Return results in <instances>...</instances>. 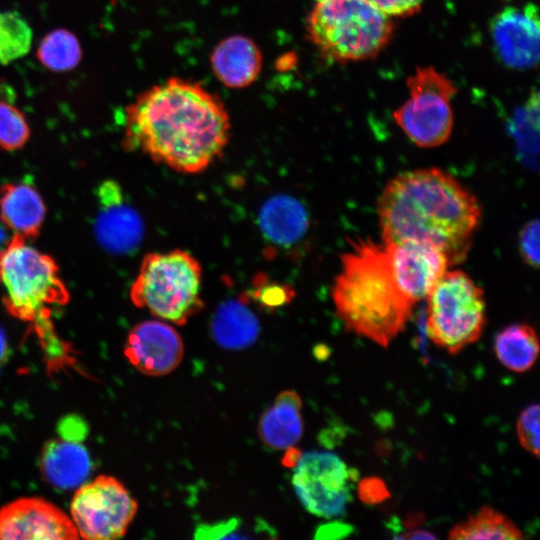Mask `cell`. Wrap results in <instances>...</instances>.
Here are the masks:
<instances>
[{
    "mask_svg": "<svg viewBox=\"0 0 540 540\" xmlns=\"http://www.w3.org/2000/svg\"><path fill=\"white\" fill-rule=\"evenodd\" d=\"M230 130L219 97L199 83L172 77L125 108L123 146L179 173L197 174L222 155Z\"/></svg>",
    "mask_w": 540,
    "mask_h": 540,
    "instance_id": "cell-1",
    "label": "cell"
},
{
    "mask_svg": "<svg viewBox=\"0 0 540 540\" xmlns=\"http://www.w3.org/2000/svg\"><path fill=\"white\" fill-rule=\"evenodd\" d=\"M377 211L383 242L441 251L450 265L466 258L481 221L475 196L439 168L401 173L382 190Z\"/></svg>",
    "mask_w": 540,
    "mask_h": 540,
    "instance_id": "cell-2",
    "label": "cell"
},
{
    "mask_svg": "<svg viewBox=\"0 0 540 540\" xmlns=\"http://www.w3.org/2000/svg\"><path fill=\"white\" fill-rule=\"evenodd\" d=\"M331 295L347 329L383 347L404 329L415 305L398 282L387 244L368 238L350 241Z\"/></svg>",
    "mask_w": 540,
    "mask_h": 540,
    "instance_id": "cell-3",
    "label": "cell"
},
{
    "mask_svg": "<svg viewBox=\"0 0 540 540\" xmlns=\"http://www.w3.org/2000/svg\"><path fill=\"white\" fill-rule=\"evenodd\" d=\"M392 17L367 0H320L308 15L309 41L327 59L338 63L377 56L389 43Z\"/></svg>",
    "mask_w": 540,
    "mask_h": 540,
    "instance_id": "cell-4",
    "label": "cell"
},
{
    "mask_svg": "<svg viewBox=\"0 0 540 540\" xmlns=\"http://www.w3.org/2000/svg\"><path fill=\"white\" fill-rule=\"evenodd\" d=\"M0 285L6 310L42 329L50 326L51 308L69 301L56 261L19 235L0 250Z\"/></svg>",
    "mask_w": 540,
    "mask_h": 540,
    "instance_id": "cell-5",
    "label": "cell"
},
{
    "mask_svg": "<svg viewBox=\"0 0 540 540\" xmlns=\"http://www.w3.org/2000/svg\"><path fill=\"white\" fill-rule=\"evenodd\" d=\"M201 278L198 260L184 250L149 253L142 259L130 298L159 319L184 325L204 306Z\"/></svg>",
    "mask_w": 540,
    "mask_h": 540,
    "instance_id": "cell-6",
    "label": "cell"
},
{
    "mask_svg": "<svg viewBox=\"0 0 540 540\" xmlns=\"http://www.w3.org/2000/svg\"><path fill=\"white\" fill-rule=\"evenodd\" d=\"M426 298L427 334L438 347L455 354L480 337L486 323L484 292L465 272L446 271Z\"/></svg>",
    "mask_w": 540,
    "mask_h": 540,
    "instance_id": "cell-7",
    "label": "cell"
},
{
    "mask_svg": "<svg viewBox=\"0 0 540 540\" xmlns=\"http://www.w3.org/2000/svg\"><path fill=\"white\" fill-rule=\"evenodd\" d=\"M409 98L393 113L405 135L417 146L444 144L453 129L451 101L457 93L452 81L433 67L418 68L407 79Z\"/></svg>",
    "mask_w": 540,
    "mask_h": 540,
    "instance_id": "cell-8",
    "label": "cell"
},
{
    "mask_svg": "<svg viewBox=\"0 0 540 540\" xmlns=\"http://www.w3.org/2000/svg\"><path fill=\"white\" fill-rule=\"evenodd\" d=\"M136 512L137 502L129 491L106 475L80 485L70 504V518L79 538L89 540L123 537Z\"/></svg>",
    "mask_w": 540,
    "mask_h": 540,
    "instance_id": "cell-9",
    "label": "cell"
},
{
    "mask_svg": "<svg viewBox=\"0 0 540 540\" xmlns=\"http://www.w3.org/2000/svg\"><path fill=\"white\" fill-rule=\"evenodd\" d=\"M355 472L336 454L308 452L294 466L292 483L302 505L313 515L333 518L345 513Z\"/></svg>",
    "mask_w": 540,
    "mask_h": 540,
    "instance_id": "cell-10",
    "label": "cell"
},
{
    "mask_svg": "<svg viewBox=\"0 0 540 540\" xmlns=\"http://www.w3.org/2000/svg\"><path fill=\"white\" fill-rule=\"evenodd\" d=\"M490 33L499 59L509 68L525 70L539 61V17L535 4L506 6L492 19Z\"/></svg>",
    "mask_w": 540,
    "mask_h": 540,
    "instance_id": "cell-11",
    "label": "cell"
},
{
    "mask_svg": "<svg viewBox=\"0 0 540 540\" xmlns=\"http://www.w3.org/2000/svg\"><path fill=\"white\" fill-rule=\"evenodd\" d=\"M78 538L70 516L44 499L20 498L0 508V539Z\"/></svg>",
    "mask_w": 540,
    "mask_h": 540,
    "instance_id": "cell-12",
    "label": "cell"
},
{
    "mask_svg": "<svg viewBox=\"0 0 540 540\" xmlns=\"http://www.w3.org/2000/svg\"><path fill=\"white\" fill-rule=\"evenodd\" d=\"M184 353L178 332L163 320H146L129 332L124 354L141 373L163 376L172 372Z\"/></svg>",
    "mask_w": 540,
    "mask_h": 540,
    "instance_id": "cell-13",
    "label": "cell"
},
{
    "mask_svg": "<svg viewBox=\"0 0 540 540\" xmlns=\"http://www.w3.org/2000/svg\"><path fill=\"white\" fill-rule=\"evenodd\" d=\"M99 209L94 232L98 242L109 252L133 251L143 237V223L138 213L125 202L117 182L108 180L98 189Z\"/></svg>",
    "mask_w": 540,
    "mask_h": 540,
    "instance_id": "cell-14",
    "label": "cell"
},
{
    "mask_svg": "<svg viewBox=\"0 0 540 540\" xmlns=\"http://www.w3.org/2000/svg\"><path fill=\"white\" fill-rule=\"evenodd\" d=\"M386 244L398 282L415 304L427 297L450 266L447 257L433 247L409 242Z\"/></svg>",
    "mask_w": 540,
    "mask_h": 540,
    "instance_id": "cell-15",
    "label": "cell"
},
{
    "mask_svg": "<svg viewBox=\"0 0 540 540\" xmlns=\"http://www.w3.org/2000/svg\"><path fill=\"white\" fill-rule=\"evenodd\" d=\"M210 62L214 75L222 84L229 88H244L259 77L262 54L252 39L233 35L218 43Z\"/></svg>",
    "mask_w": 540,
    "mask_h": 540,
    "instance_id": "cell-16",
    "label": "cell"
},
{
    "mask_svg": "<svg viewBox=\"0 0 540 540\" xmlns=\"http://www.w3.org/2000/svg\"><path fill=\"white\" fill-rule=\"evenodd\" d=\"M46 215L38 190L26 182L6 183L0 188V219L6 228L26 240L36 238Z\"/></svg>",
    "mask_w": 540,
    "mask_h": 540,
    "instance_id": "cell-17",
    "label": "cell"
},
{
    "mask_svg": "<svg viewBox=\"0 0 540 540\" xmlns=\"http://www.w3.org/2000/svg\"><path fill=\"white\" fill-rule=\"evenodd\" d=\"M41 468L46 480L61 489L78 488L90 475L86 448L74 440H53L44 447Z\"/></svg>",
    "mask_w": 540,
    "mask_h": 540,
    "instance_id": "cell-18",
    "label": "cell"
},
{
    "mask_svg": "<svg viewBox=\"0 0 540 540\" xmlns=\"http://www.w3.org/2000/svg\"><path fill=\"white\" fill-rule=\"evenodd\" d=\"M300 396L292 390L282 391L261 416L259 436L264 444L275 449H287L303 434Z\"/></svg>",
    "mask_w": 540,
    "mask_h": 540,
    "instance_id": "cell-19",
    "label": "cell"
},
{
    "mask_svg": "<svg viewBox=\"0 0 540 540\" xmlns=\"http://www.w3.org/2000/svg\"><path fill=\"white\" fill-rule=\"evenodd\" d=\"M308 222L304 206L288 195L269 198L259 213L260 229L264 236L283 246L297 242L305 234Z\"/></svg>",
    "mask_w": 540,
    "mask_h": 540,
    "instance_id": "cell-20",
    "label": "cell"
},
{
    "mask_svg": "<svg viewBox=\"0 0 540 540\" xmlns=\"http://www.w3.org/2000/svg\"><path fill=\"white\" fill-rule=\"evenodd\" d=\"M211 324L214 340L221 347L231 350L251 346L260 333L258 319L242 300L222 303Z\"/></svg>",
    "mask_w": 540,
    "mask_h": 540,
    "instance_id": "cell-21",
    "label": "cell"
},
{
    "mask_svg": "<svg viewBox=\"0 0 540 540\" xmlns=\"http://www.w3.org/2000/svg\"><path fill=\"white\" fill-rule=\"evenodd\" d=\"M494 352L506 368L525 372L535 363L539 353L538 337L528 324H511L495 337Z\"/></svg>",
    "mask_w": 540,
    "mask_h": 540,
    "instance_id": "cell-22",
    "label": "cell"
},
{
    "mask_svg": "<svg viewBox=\"0 0 540 540\" xmlns=\"http://www.w3.org/2000/svg\"><path fill=\"white\" fill-rule=\"evenodd\" d=\"M450 539H522L517 526L501 512L483 507L449 532Z\"/></svg>",
    "mask_w": 540,
    "mask_h": 540,
    "instance_id": "cell-23",
    "label": "cell"
},
{
    "mask_svg": "<svg viewBox=\"0 0 540 540\" xmlns=\"http://www.w3.org/2000/svg\"><path fill=\"white\" fill-rule=\"evenodd\" d=\"M36 56L45 68L54 72H67L80 63L82 48L74 33L57 28L42 37Z\"/></svg>",
    "mask_w": 540,
    "mask_h": 540,
    "instance_id": "cell-24",
    "label": "cell"
},
{
    "mask_svg": "<svg viewBox=\"0 0 540 540\" xmlns=\"http://www.w3.org/2000/svg\"><path fill=\"white\" fill-rule=\"evenodd\" d=\"M33 32L28 21L16 11L0 12V64L8 65L27 55Z\"/></svg>",
    "mask_w": 540,
    "mask_h": 540,
    "instance_id": "cell-25",
    "label": "cell"
},
{
    "mask_svg": "<svg viewBox=\"0 0 540 540\" xmlns=\"http://www.w3.org/2000/svg\"><path fill=\"white\" fill-rule=\"evenodd\" d=\"M25 115L16 106L0 101V148L5 151L21 149L30 138Z\"/></svg>",
    "mask_w": 540,
    "mask_h": 540,
    "instance_id": "cell-26",
    "label": "cell"
},
{
    "mask_svg": "<svg viewBox=\"0 0 540 540\" xmlns=\"http://www.w3.org/2000/svg\"><path fill=\"white\" fill-rule=\"evenodd\" d=\"M539 413V405L531 404L520 413L516 424L520 444L535 457L539 456Z\"/></svg>",
    "mask_w": 540,
    "mask_h": 540,
    "instance_id": "cell-27",
    "label": "cell"
},
{
    "mask_svg": "<svg viewBox=\"0 0 540 540\" xmlns=\"http://www.w3.org/2000/svg\"><path fill=\"white\" fill-rule=\"evenodd\" d=\"M539 220H531L519 233V252L523 260L531 267L539 266Z\"/></svg>",
    "mask_w": 540,
    "mask_h": 540,
    "instance_id": "cell-28",
    "label": "cell"
},
{
    "mask_svg": "<svg viewBox=\"0 0 540 540\" xmlns=\"http://www.w3.org/2000/svg\"><path fill=\"white\" fill-rule=\"evenodd\" d=\"M390 17H407L417 13L424 0H367Z\"/></svg>",
    "mask_w": 540,
    "mask_h": 540,
    "instance_id": "cell-29",
    "label": "cell"
},
{
    "mask_svg": "<svg viewBox=\"0 0 540 540\" xmlns=\"http://www.w3.org/2000/svg\"><path fill=\"white\" fill-rule=\"evenodd\" d=\"M289 294L283 286L271 285L260 292L258 299L266 307H278L290 299Z\"/></svg>",
    "mask_w": 540,
    "mask_h": 540,
    "instance_id": "cell-30",
    "label": "cell"
},
{
    "mask_svg": "<svg viewBox=\"0 0 540 540\" xmlns=\"http://www.w3.org/2000/svg\"><path fill=\"white\" fill-rule=\"evenodd\" d=\"M360 494L365 501L377 502L381 500L383 496H387V491L379 480L368 479L361 484Z\"/></svg>",
    "mask_w": 540,
    "mask_h": 540,
    "instance_id": "cell-31",
    "label": "cell"
},
{
    "mask_svg": "<svg viewBox=\"0 0 540 540\" xmlns=\"http://www.w3.org/2000/svg\"><path fill=\"white\" fill-rule=\"evenodd\" d=\"M8 356V342L4 330L0 327V365H2Z\"/></svg>",
    "mask_w": 540,
    "mask_h": 540,
    "instance_id": "cell-32",
    "label": "cell"
},
{
    "mask_svg": "<svg viewBox=\"0 0 540 540\" xmlns=\"http://www.w3.org/2000/svg\"><path fill=\"white\" fill-rule=\"evenodd\" d=\"M315 1L317 2V1H320V0H315Z\"/></svg>",
    "mask_w": 540,
    "mask_h": 540,
    "instance_id": "cell-33",
    "label": "cell"
}]
</instances>
